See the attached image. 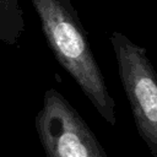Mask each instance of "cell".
I'll return each mask as SVG.
<instances>
[{"instance_id":"3957f363","label":"cell","mask_w":157,"mask_h":157,"mask_svg":"<svg viewBox=\"0 0 157 157\" xmlns=\"http://www.w3.org/2000/svg\"><path fill=\"white\" fill-rule=\"evenodd\" d=\"M34 126L45 157H108L81 114L55 88L45 91Z\"/></svg>"},{"instance_id":"7a4b0ae2","label":"cell","mask_w":157,"mask_h":157,"mask_svg":"<svg viewBox=\"0 0 157 157\" xmlns=\"http://www.w3.org/2000/svg\"><path fill=\"white\" fill-rule=\"evenodd\" d=\"M118 75L129 101L139 136L152 157H157V74L147 50L121 32L109 37Z\"/></svg>"},{"instance_id":"6da1fadb","label":"cell","mask_w":157,"mask_h":157,"mask_svg":"<svg viewBox=\"0 0 157 157\" xmlns=\"http://www.w3.org/2000/svg\"><path fill=\"white\" fill-rule=\"evenodd\" d=\"M44 38L58 63L75 80L98 114L117 123L115 101L96 60L87 33L71 0H31Z\"/></svg>"},{"instance_id":"277c9868","label":"cell","mask_w":157,"mask_h":157,"mask_svg":"<svg viewBox=\"0 0 157 157\" xmlns=\"http://www.w3.org/2000/svg\"><path fill=\"white\" fill-rule=\"evenodd\" d=\"M23 29L25 18L18 0H0V42L17 45Z\"/></svg>"}]
</instances>
